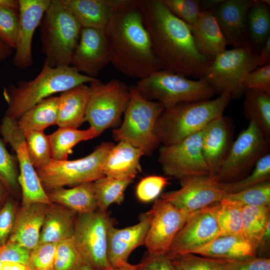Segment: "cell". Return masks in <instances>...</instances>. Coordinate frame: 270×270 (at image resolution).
<instances>
[{
  "mask_svg": "<svg viewBox=\"0 0 270 270\" xmlns=\"http://www.w3.org/2000/svg\"><path fill=\"white\" fill-rule=\"evenodd\" d=\"M212 207L219 228L220 236L241 235L242 206L222 200L212 204Z\"/></svg>",
  "mask_w": 270,
  "mask_h": 270,
  "instance_id": "8d00e7d4",
  "label": "cell"
},
{
  "mask_svg": "<svg viewBox=\"0 0 270 270\" xmlns=\"http://www.w3.org/2000/svg\"><path fill=\"white\" fill-rule=\"evenodd\" d=\"M8 194L10 192L8 190L0 180V202L4 201Z\"/></svg>",
  "mask_w": 270,
  "mask_h": 270,
  "instance_id": "6125c7cd",
  "label": "cell"
},
{
  "mask_svg": "<svg viewBox=\"0 0 270 270\" xmlns=\"http://www.w3.org/2000/svg\"><path fill=\"white\" fill-rule=\"evenodd\" d=\"M82 28L104 31L114 15L132 0H59Z\"/></svg>",
  "mask_w": 270,
  "mask_h": 270,
  "instance_id": "44dd1931",
  "label": "cell"
},
{
  "mask_svg": "<svg viewBox=\"0 0 270 270\" xmlns=\"http://www.w3.org/2000/svg\"><path fill=\"white\" fill-rule=\"evenodd\" d=\"M270 138L252 122L232 143L218 176L220 182L240 180L254 168L257 162L268 154Z\"/></svg>",
  "mask_w": 270,
  "mask_h": 270,
  "instance_id": "4fadbf2b",
  "label": "cell"
},
{
  "mask_svg": "<svg viewBox=\"0 0 270 270\" xmlns=\"http://www.w3.org/2000/svg\"><path fill=\"white\" fill-rule=\"evenodd\" d=\"M168 184L167 178L158 176H146L142 178L136 186V197L142 202L152 201L157 198Z\"/></svg>",
  "mask_w": 270,
  "mask_h": 270,
  "instance_id": "7dc6e473",
  "label": "cell"
},
{
  "mask_svg": "<svg viewBox=\"0 0 270 270\" xmlns=\"http://www.w3.org/2000/svg\"><path fill=\"white\" fill-rule=\"evenodd\" d=\"M44 64L51 68L70 66L82 26L59 0H52L40 22Z\"/></svg>",
  "mask_w": 270,
  "mask_h": 270,
  "instance_id": "5b68a950",
  "label": "cell"
},
{
  "mask_svg": "<svg viewBox=\"0 0 270 270\" xmlns=\"http://www.w3.org/2000/svg\"><path fill=\"white\" fill-rule=\"evenodd\" d=\"M89 88L84 121L96 129L98 136L120 122L130 100V90L118 79L106 84L98 80L90 83Z\"/></svg>",
  "mask_w": 270,
  "mask_h": 270,
  "instance_id": "30bf717a",
  "label": "cell"
},
{
  "mask_svg": "<svg viewBox=\"0 0 270 270\" xmlns=\"http://www.w3.org/2000/svg\"><path fill=\"white\" fill-rule=\"evenodd\" d=\"M31 250L10 240L0 246V258L2 262H10L28 266Z\"/></svg>",
  "mask_w": 270,
  "mask_h": 270,
  "instance_id": "816d5d0a",
  "label": "cell"
},
{
  "mask_svg": "<svg viewBox=\"0 0 270 270\" xmlns=\"http://www.w3.org/2000/svg\"><path fill=\"white\" fill-rule=\"evenodd\" d=\"M160 70L204 78L211 62L198 50L189 26L162 0H138Z\"/></svg>",
  "mask_w": 270,
  "mask_h": 270,
  "instance_id": "6da1fadb",
  "label": "cell"
},
{
  "mask_svg": "<svg viewBox=\"0 0 270 270\" xmlns=\"http://www.w3.org/2000/svg\"><path fill=\"white\" fill-rule=\"evenodd\" d=\"M96 129L90 126L85 130L70 127H60L48 135L52 150V156L54 160H67L72 148L82 141L97 137Z\"/></svg>",
  "mask_w": 270,
  "mask_h": 270,
  "instance_id": "1f68e13d",
  "label": "cell"
},
{
  "mask_svg": "<svg viewBox=\"0 0 270 270\" xmlns=\"http://www.w3.org/2000/svg\"><path fill=\"white\" fill-rule=\"evenodd\" d=\"M262 50L258 53V67L270 64V35L266 40Z\"/></svg>",
  "mask_w": 270,
  "mask_h": 270,
  "instance_id": "9f6ffc18",
  "label": "cell"
},
{
  "mask_svg": "<svg viewBox=\"0 0 270 270\" xmlns=\"http://www.w3.org/2000/svg\"><path fill=\"white\" fill-rule=\"evenodd\" d=\"M169 10L189 26L196 22L202 10L200 0H162Z\"/></svg>",
  "mask_w": 270,
  "mask_h": 270,
  "instance_id": "bcb514c9",
  "label": "cell"
},
{
  "mask_svg": "<svg viewBox=\"0 0 270 270\" xmlns=\"http://www.w3.org/2000/svg\"><path fill=\"white\" fill-rule=\"evenodd\" d=\"M0 270H30L28 268L23 264L10 262H2Z\"/></svg>",
  "mask_w": 270,
  "mask_h": 270,
  "instance_id": "6f0895ef",
  "label": "cell"
},
{
  "mask_svg": "<svg viewBox=\"0 0 270 270\" xmlns=\"http://www.w3.org/2000/svg\"><path fill=\"white\" fill-rule=\"evenodd\" d=\"M242 220L241 236L256 252L266 228L270 222V206H243Z\"/></svg>",
  "mask_w": 270,
  "mask_h": 270,
  "instance_id": "836d02e7",
  "label": "cell"
},
{
  "mask_svg": "<svg viewBox=\"0 0 270 270\" xmlns=\"http://www.w3.org/2000/svg\"><path fill=\"white\" fill-rule=\"evenodd\" d=\"M137 270H176L170 260L165 254L147 253L140 263Z\"/></svg>",
  "mask_w": 270,
  "mask_h": 270,
  "instance_id": "f5cc1de1",
  "label": "cell"
},
{
  "mask_svg": "<svg viewBox=\"0 0 270 270\" xmlns=\"http://www.w3.org/2000/svg\"><path fill=\"white\" fill-rule=\"evenodd\" d=\"M98 80L79 72L72 66L51 68L44 64L32 80L20 81L4 88L3 96L8 106L5 116L18 120L28 110L52 94Z\"/></svg>",
  "mask_w": 270,
  "mask_h": 270,
  "instance_id": "3957f363",
  "label": "cell"
},
{
  "mask_svg": "<svg viewBox=\"0 0 270 270\" xmlns=\"http://www.w3.org/2000/svg\"><path fill=\"white\" fill-rule=\"evenodd\" d=\"M258 52L250 48H234L219 54L208 69L204 78L216 94L228 92L232 98L244 94L242 82L258 67Z\"/></svg>",
  "mask_w": 270,
  "mask_h": 270,
  "instance_id": "9c48e42d",
  "label": "cell"
},
{
  "mask_svg": "<svg viewBox=\"0 0 270 270\" xmlns=\"http://www.w3.org/2000/svg\"><path fill=\"white\" fill-rule=\"evenodd\" d=\"M83 263L73 236L57 243L54 260V270H80Z\"/></svg>",
  "mask_w": 270,
  "mask_h": 270,
  "instance_id": "7bdbcfd3",
  "label": "cell"
},
{
  "mask_svg": "<svg viewBox=\"0 0 270 270\" xmlns=\"http://www.w3.org/2000/svg\"><path fill=\"white\" fill-rule=\"evenodd\" d=\"M114 220L108 212L99 210L78 214L75 218L73 238L83 262L92 270H106L110 266L107 258L108 235Z\"/></svg>",
  "mask_w": 270,
  "mask_h": 270,
  "instance_id": "8fae6325",
  "label": "cell"
},
{
  "mask_svg": "<svg viewBox=\"0 0 270 270\" xmlns=\"http://www.w3.org/2000/svg\"><path fill=\"white\" fill-rule=\"evenodd\" d=\"M244 114L270 138V94L254 89L244 92Z\"/></svg>",
  "mask_w": 270,
  "mask_h": 270,
  "instance_id": "d6a6232c",
  "label": "cell"
},
{
  "mask_svg": "<svg viewBox=\"0 0 270 270\" xmlns=\"http://www.w3.org/2000/svg\"><path fill=\"white\" fill-rule=\"evenodd\" d=\"M16 213L14 201L8 198L0 209V246L9 239L14 227Z\"/></svg>",
  "mask_w": 270,
  "mask_h": 270,
  "instance_id": "f907efd6",
  "label": "cell"
},
{
  "mask_svg": "<svg viewBox=\"0 0 270 270\" xmlns=\"http://www.w3.org/2000/svg\"><path fill=\"white\" fill-rule=\"evenodd\" d=\"M52 203L64 206L78 214L94 212L97 202L92 182H86L66 189L60 188L46 192Z\"/></svg>",
  "mask_w": 270,
  "mask_h": 270,
  "instance_id": "f546056e",
  "label": "cell"
},
{
  "mask_svg": "<svg viewBox=\"0 0 270 270\" xmlns=\"http://www.w3.org/2000/svg\"><path fill=\"white\" fill-rule=\"evenodd\" d=\"M270 222H269L260 239L258 248L256 250V256L263 258H270Z\"/></svg>",
  "mask_w": 270,
  "mask_h": 270,
  "instance_id": "11a10c76",
  "label": "cell"
},
{
  "mask_svg": "<svg viewBox=\"0 0 270 270\" xmlns=\"http://www.w3.org/2000/svg\"><path fill=\"white\" fill-rule=\"evenodd\" d=\"M134 180H118L104 176L92 182V188L96 196L98 208L107 212L110 205L120 204L123 202L124 192Z\"/></svg>",
  "mask_w": 270,
  "mask_h": 270,
  "instance_id": "e575fe53",
  "label": "cell"
},
{
  "mask_svg": "<svg viewBox=\"0 0 270 270\" xmlns=\"http://www.w3.org/2000/svg\"><path fill=\"white\" fill-rule=\"evenodd\" d=\"M151 216L146 212L137 224L124 228L112 226L108 235L107 258L109 265L118 267L126 262L130 253L144 244L150 227Z\"/></svg>",
  "mask_w": 270,
  "mask_h": 270,
  "instance_id": "ffe728a7",
  "label": "cell"
},
{
  "mask_svg": "<svg viewBox=\"0 0 270 270\" xmlns=\"http://www.w3.org/2000/svg\"><path fill=\"white\" fill-rule=\"evenodd\" d=\"M158 162L164 173L179 180L212 175L202 150V130L172 145L158 149Z\"/></svg>",
  "mask_w": 270,
  "mask_h": 270,
  "instance_id": "7c38bea8",
  "label": "cell"
},
{
  "mask_svg": "<svg viewBox=\"0 0 270 270\" xmlns=\"http://www.w3.org/2000/svg\"><path fill=\"white\" fill-rule=\"evenodd\" d=\"M248 27L250 40L254 49L264 46L270 35V12L269 6L263 0H256L248 14Z\"/></svg>",
  "mask_w": 270,
  "mask_h": 270,
  "instance_id": "d590c367",
  "label": "cell"
},
{
  "mask_svg": "<svg viewBox=\"0 0 270 270\" xmlns=\"http://www.w3.org/2000/svg\"><path fill=\"white\" fill-rule=\"evenodd\" d=\"M90 90L86 84L61 92L59 97L57 124L60 127L78 128L84 122Z\"/></svg>",
  "mask_w": 270,
  "mask_h": 270,
  "instance_id": "4316f807",
  "label": "cell"
},
{
  "mask_svg": "<svg viewBox=\"0 0 270 270\" xmlns=\"http://www.w3.org/2000/svg\"><path fill=\"white\" fill-rule=\"evenodd\" d=\"M140 149L120 141L110 150L102 166L104 176L118 180H134L142 170Z\"/></svg>",
  "mask_w": 270,
  "mask_h": 270,
  "instance_id": "d4e9b609",
  "label": "cell"
},
{
  "mask_svg": "<svg viewBox=\"0 0 270 270\" xmlns=\"http://www.w3.org/2000/svg\"><path fill=\"white\" fill-rule=\"evenodd\" d=\"M134 86L143 98L160 102L164 109L180 102L210 100L216 94L204 78L192 80L163 70L139 80Z\"/></svg>",
  "mask_w": 270,
  "mask_h": 270,
  "instance_id": "8992f818",
  "label": "cell"
},
{
  "mask_svg": "<svg viewBox=\"0 0 270 270\" xmlns=\"http://www.w3.org/2000/svg\"><path fill=\"white\" fill-rule=\"evenodd\" d=\"M147 212L152 217L144 242L148 252L166 255L191 212L161 198L156 199Z\"/></svg>",
  "mask_w": 270,
  "mask_h": 270,
  "instance_id": "5bb4252c",
  "label": "cell"
},
{
  "mask_svg": "<svg viewBox=\"0 0 270 270\" xmlns=\"http://www.w3.org/2000/svg\"><path fill=\"white\" fill-rule=\"evenodd\" d=\"M104 32L110 63L117 70L140 80L160 70L138 0L120 9Z\"/></svg>",
  "mask_w": 270,
  "mask_h": 270,
  "instance_id": "7a4b0ae2",
  "label": "cell"
},
{
  "mask_svg": "<svg viewBox=\"0 0 270 270\" xmlns=\"http://www.w3.org/2000/svg\"><path fill=\"white\" fill-rule=\"evenodd\" d=\"M51 0H18L20 24L13 64L20 70H26L33 64V36Z\"/></svg>",
  "mask_w": 270,
  "mask_h": 270,
  "instance_id": "ac0fdd59",
  "label": "cell"
},
{
  "mask_svg": "<svg viewBox=\"0 0 270 270\" xmlns=\"http://www.w3.org/2000/svg\"><path fill=\"white\" fill-rule=\"evenodd\" d=\"M20 24L18 0H0V40L16 49Z\"/></svg>",
  "mask_w": 270,
  "mask_h": 270,
  "instance_id": "74e56055",
  "label": "cell"
},
{
  "mask_svg": "<svg viewBox=\"0 0 270 270\" xmlns=\"http://www.w3.org/2000/svg\"><path fill=\"white\" fill-rule=\"evenodd\" d=\"M180 185L179 190L164 192L160 198L189 212L218 202L227 194L215 174L196 177Z\"/></svg>",
  "mask_w": 270,
  "mask_h": 270,
  "instance_id": "9a60e30c",
  "label": "cell"
},
{
  "mask_svg": "<svg viewBox=\"0 0 270 270\" xmlns=\"http://www.w3.org/2000/svg\"><path fill=\"white\" fill-rule=\"evenodd\" d=\"M231 99L230 94L226 92L215 99L183 102L164 109L154 125L157 140L162 145H172L202 130L223 116Z\"/></svg>",
  "mask_w": 270,
  "mask_h": 270,
  "instance_id": "277c9868",
  "label": "cell"
},
{
  "mask_svg": "<svg viewBox=\"0 0 270 270\" xmlns=\"http://www.w3.org/2000/svg\"><path fill=\"white\" fill-rule=\"evenodd\" d=\"M232 134L223 116L209 122L202 130V150L212 174L217 175L232 143Z\"/></svg>",
  "mask_w": 270,
  "mask_h": 270,
  "instance_id": "7402d4cb",
  "label": "cell"
},
{
  "mask_svg": "<svg viewBox=\"0 0 270 270\" xmlns=\"http://www.w3.org/2000/svg\"><path fill=\"white\" fill-rule=\"evenodd\" d=\"M17 161L16 157L8 152L0 138V180L10 193L16 192L20 186Z\"/></svg>",
  "mask_w": 270,
  "mask_h": 270,
  "instance_id": "ee69618b",
  "label": "cell"
},
{
  "mask_svg": "<svg viewBox=\"0 0 270 270\" xmlns=\"http://www.w3.org/2000/svg\"><path fill=\"white\" fill-rule=\"evenodd\" d=\"M234 270H270V258L252 256L236 259Z\"/></svg>",
  "mask_w": 270,
  "mask_h": 270,
  "instance_id": "db71d44e",
  "label": "cell"
},
{
  "mask_svg": "<svg viewBox=\"0 0 270 270\" xmlns=\"http://www.w3.org/2000/svg\"><path fill=\"white\" fill-rule=\"evenodd\" d=\"M219 236V228L211 204L191 212L166 256L170 258L192 253Z\"/></svg>",
  "mask_w": 270,
  "mask_h": 270,
  "instance_id": "2e32d148",
  "label": "cell"
},
{
  "mask_svg": "<svg viewBox=\"0 0 270 270\" xmlns=\"http://www.w3.org/2000/svg\"><path fill=\"white\" fill-rule=\"evenodd\" d=\"M189 27L198 50L210 62L226 50L228 44L213 10H202L195 24Z\"/></svg>",
  "mask_w": 270,
  "mask_h": 270,
  "instance_id": "cb8c5ba5",
  "label": "cell"
},
{
  "mask_svg": "<svg viewBox=\"0 0 270 270\" xmlns=\"http://www.w3.org/2000/svg\"><path fill=\"white\" fill-rule=\"evenodd\" d=\"M114 144L106 142L97 146L88 156L73 160H54L44 168L36 170L46 191L93 182L104 176L102 166Z\"/></svg>",
  "mask_w": 270,
  "mask_h": 270,
  "instance_id": "ba28073f",
  "label": "cell"
},
{
  "mask_svg": "<svg viewBox=\"0 0 270 270\" xmlns=\"http://www.w3.org/2000/svg\"><path fill=\"white\" fill-rule=\"evenodd\" d=\"M242 90L254 89L270 94V64L258 67L248 73L242 84Z\"/></svg>",
  "mask_w": 270,
  "mask_h": 270,
  "instance_id": "681fc988",
  "label": "cell"
},
{
  "mask_svg": "<svg viewBox=\"0 0 270 270\" xmlns=\"http://www.w3.org/2000/svg\"><path fill=\"white\" fill-rule=\"evenodd\" d=\"M58 105V96H50L42 100L18 120L20 127L24 132L44 131L46 128L56 124Z\"/></svg>",
  "mask_w": 270,
  "mask_h": 270,
  "instance_id": "4dcf8cb0",
  "label": "cell"
},
{
  "mask_svg": "<svg viewBox=\"0 0 270 270\" xmlns=\"http://www.w3.org/2000/svg\"><path fill=\"white\" fill-rule=\"evenodd\" d=\"M26 146L28 157L36 170L48 165L52 161L48 136L44 131L25 132Z\"/></svg>",
  "mask_w": 270,
  "mask_h": 270,
  "instance_id": "ab89813d",
  "label": "cell"
},
{
  "mask_svg": "<svg viewBox=\"0 0 270 270\" xmlns=\"http://www.w3.org/2000/svg\"><path fill=\"white\" fill-rule=\"evenodd\" d=\"M169 259L176 270H234L236 260L208 258L192 253L176 255Z\"/></svg>",
  "mask_w": 270,
  "mask_h": 270,
  "instance_id": "f35d334b",
  "label": "cell"
},
{
  "mask_svg": "<svg viewBox=\"0 0 270 270\" xmlns=\"http://www.w3.org/2000/svg\"><path fill=\"white\" fill-rule=\"evenodd\" d=\"M80 270H92L88 266L83 263Z\"/></svg>",
  "mask_w": 270,
  "mask_h": 270,
  "instance_id": "be15d7a7",
  "label": "cell"
},
{
  "mask_svg": "<svg viewBox=\"0 0 270 270\" xmlns=\"http://www.w3.org/2000/svg\"><path fill=\"white\" fill-rule=\"evenodd\" d=\"M110 63L109 50L104 32L82 28L70 66L84 75L98 78L100 72Z\"/></svg>",
  "mask_w": 270,
  "mask_h": 270,
  "instance_id": "e0dca14e",
  "label": "cell"
},
{
  "mask_svg": "<svg viewBox=\"0 0 270 270\" xmlns=\"http://www.w3.org/2000/svg\"><path fill=\"white\" fill-rule=\"evenodd\" d=\"M0 133L4 141L15 152L19 146L26 144L25 132L20 127L17 120L4 116L0 124Z\"/></svg>",
  "mask_w": 270,
  "mask_h": 270,
  "instance_id": "c3c4849f",
  "label": "cell"
},
{
  "mask_svg": "<svg viewBox=\"0 0 270 270\" xmlns=\"http://www.w3.org/2000/svg\"><path fill=\"white\" fill-rule=\"evenodd\" d=\"M16 153L20 169L18 182L22 190V206L36 203L52 205L54 203L50 200L29 160L26 144L19 146Z\"/></svg>",
  "mask_w": 270,
  "mask_h": 270,
  "instance_id": "484cf974",
  "label": "cell"
},
{
  "mask_svg": "<svg viewBox=\"0 0 270 270\" xmlns=\"http://www.w3.org/2000/svg\"><path fill=\"white\" fill-rule=\"evenodd\" d=\"M130 90L124 120L118 128L113 130L112 136L116 141L126 142L150 156L160 144L154 134V128L164 108L159 102L143 98L134 86L130 87Z\"/></svg>",
  "mask_w": 270,
  "mask_h": 270,
  "instance_id": "52a82bcc",
  "label": "cell"
},
{
  "mask_svg": "<svg viewBox=\"0 0 270 270\" xmlns=\"http://www.w3.org/2000/svg\"><path fill=\"white\" fill-rule=\"evenodd\" d=\"M137 264H132L130 263L126 262L118 267H112L108 266L106 270H137Z\"/></svg>",
  "mask_w": 270,
  "mask_h": 270,
  "instance_id": "94428289",
  "label": "cell"
},
{
  "mask_svg": "<svg viewBox=\"0 0 270 270\" xmlns=\"http://www.w3.org/2000/svg\"><path fill=\"white\" fill-rule=\"evenodd\" d=\"M2 264V261L1 259H0V268H1Z\"/></svg>",
  "mask_w": 270,
  "mask_h": 270,
  "instance_id": "e7e4bbea",
  "label": "cell"
},
{
  "mask_svg": "<svg viewBox=\"0 0 270 270\" xmlns=\"http://www.w3.org/2000/svg\"><path fill=\"white\" fill-rule=\"evenodd\" d=\"M76 214L58 204L50 206L41 229L38 244L58 243L72 237Z\"/></svg>",
  "mask_w": 270,
  "mask_h": 270,
  "instance_id": "83f0119b",
  "label": "cell"
},
{
  "mask_svg": "<svg viewBox=\"0 0 270 270\" xmlns=\"http://www.w3.org/2000/svg\"><path fill=\"white\" fill-rule=\"evenodd\" d=\"M12 50L0 40V62L10 56L12 53Z\"/></svg>",
  "mask_w": 270,
  "mask_h": 270,
  "instance_id": "91938a15",
  "label": "cell"
},
{
  "mask_svg": "<svg viewBox=\"0 0 270 270\" xmlns=\"http://www.w3.org/2000/svg\"><path fill=\"white\" fill-rule=\"evenodd\" d=\"M32 204L22 207L16 213L13 230L8 240L32 250L39 242L40 233L48 206Z\"/></svg>",
  "mask_w": 270,
  "mask_h": 270,
  "instance_id": "603a6c76",
  "label": "cell"
},
{
  "mask_svg": "<svg viewBox=\"0 0 270 270\" xmlns=\"http://www.w3.org/2000/svg\"><path fill=\"white\" fill-rule=\"evenodd\" d=\"M256 0H224L214 10V18L228 44L234 48H252L248 14Z\"/></svg>",
  "mask_w": 270,
  "mask_h": 270,
  "instance_id": "d6986e66",
  "label": "cell"
},
{
  "mask_svg": "<svg viewBox=\"0 0 270 270\" xmlns=\"http://www.w3.org/2000/svg\"><path fill=\"white\" fill-rule=\"evenodd\" d=\"M222 200L242 206H270V182L268 181L238 192L226 194Z\"/></svg>",
  "mask_w": 270,
  "mask_h": 270,
  "instance_id": "b9f144b4",
  "label": "cell"
},
{
  "mask_svg": "<svg viewBox=\"0 0 270 270\" xmlns=\"http://www.w3.org/2000/svg\"></svg>",
  "mask_w": 270,
  "mask_h": 270,
  "instance_id": "03108f58",
  "label": "cell"
},
{
  "mask_svg": "<svg viewBox=\"0 0 270 270\" xmlns=\"http://www.w3.org/2000/svg\"><path fill=\"white\" fill-rule=\"evenodd\" d=\"M270 154L268 153L257 162L250 174L240 180L220 184L227 194L234 193L270 181Z\"/></svg>",
  "mask_w": 270,
  "mask_h": 270,
  "instance_id": "60d3db41",
  "label": "cell"
},
{
  "mask_svg": "<svg viewBox=\"0 0 270 270\" xmlns=\"http://www.w3.org/2000/svg\"><path fill=\"white\" fill-rule=\"evenodd\" d=\"M57 243L39 244L31 250L28 267L30 270H54Z\"/></svg>",
  "mask_w": 270,
  "mask_h": 270,
  "instance_id": "f6af8a7d",
  "label": "cell"
},
{
  "mask_svg": "<svg viewBox=\"0 0 270 270\" xmlns=\"http://www.w3.org/2000/svg\"><path fill=\"white\" fill-rule=\"evenodd\" d=\"M192 253L204 257L224 259L256 256V250L241 235L235 234L220 236Z\"/></svg>",
  "mask_w": 270,
  "mask_h": 270,
  "instance_id": "f1b7e54d",
  "label": "cell"
},
{
  "mask_svg": "<svg viewBox=\"0 0 270 270\" xmlns=\"http://www.w3.org/2000/svg\"><path fill=\"white\" fill-rule=\"evenodd\" d=\"M224 0H200V7L202 10H214Z\"/></svg>",
  "mask_w": 270,
  "mask_h": 270,
  "instance_id": "680465c9",
  "label": "cell"
}]
</instances>
